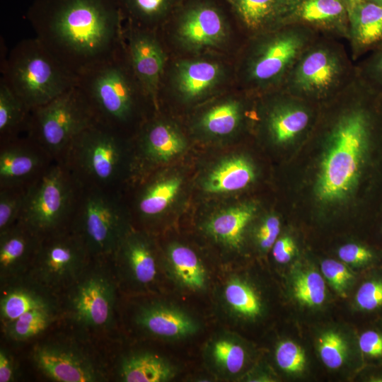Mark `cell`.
Listing matches in <instances>:
<instances>
[{
  "label": "cell",
  "instance_id": "obj_25",
  "mask_svg": "<svg viewBox=\"0 0 382 382\" xmlns=\"http://www.w3.org/2000/svg\"><path fill=\"white\" fill-rule=\"evenodd\" d=\"M38 308H59L56 295L25 277L1 286L0 316L3 325Z\"/></svg>",
  "mask_w": 382,
  "mask_h": 382
},
{
  "label": "cell",
  "instance_id": "obj_3",
  "mask_svg": "<svg viewBox=\"0 0 382 382\" xmlns=\"http://www.w3.org/2000/svg\"><path fill=\"white\" fill-rule=\"evenodd\" d=\"M76 87L96 123L131 139L147 120L143 117L146 103L154 104L133 74L124 47L110 59L79 75Z\"/></svg>",
  "mask_w": 382,
  "mask_h": 382
},
{
  "label": "cell",
  "instance_id": "obj_23",
  "mask_svg": "<svg viewBox=\"0 0 382 382\" xmlns=\"http://www.w3.org/2000/svg\"><path fill=\"white\" fill-rule=\"evenodd\" d=\"M41 238L18 221L0 233V279L4 285L23 277L38 249Z\"/></svg>",
  "mask_w": 382,
  "mask_h": 382
},
{
  "label": "cell",
  "instance_id": "obj_1",
  "mask_svg": "<svg viewBox=\"0 0 382 382\" xmlns=\"http://www.w3.org/2000/svg\"><path fill=\"white\" fill-rule=\"evenodd\" d=\"M319 112L327 151L316 183L318 198L340 202L365 182L382 197V93L357 74L320 105Z\"/></svg>",
  "mask_w": 382,
  "mask_h": 382
},
{
  "label": "cell",
  "instance_id": "obj_38",
  "mask_svg": "<svg viewBox=\"0 0 382 382\" xmlns=\"http://www.w3.org/2000/svg\"><path fill=\"white\" fill-rule=\"evenodd\" d=\"M292 289L294 298L306 306H320L326 297L325 280L320 273L314 270L299 273L294 279Z\"/></svg>",
  "mask_w": 382,
  "mask_h": 382
},
{
  "label": "cell",
  "instance_id": "obj_35",
  "mask_svg": "<svg viewBox=\"0 0 382 382\" xmlns=\"http://www.w3.org/2000/svg\"><path fill=\"white\" fill-rule=\"evenodd\" d=\"M221 297L227 311L244 319H255L262 311L260 297L254 288L239 277H231L225 282Z\"/></svg>",
  "mask_w": 382,
  "mask_h": 382
},
{
  "label": "cell",
  "instance_id": "obj_40",
  "mask_svg": "<svg viewBox=\"0 0 382 382\" xmlns=\"http://www.w3.org/2000/svg\"><path fill=\"white\" fill-rule=\"evenodd\" d=\"M359 285L356 294V306L361 312L382 314V268L374 270Z\"/></svg>",
  "mask_w": 382,
  "mask_h": 382
},
{
  "label": "cell",
  "instance_id": "obj_8",
  "mask_svg": "<svg viewBox=\"0 0 382 382\" xmlns=\"http://www.w3.org/2000/svg\"><path fill=\"white\" fill-rule=\"evenodd\" d=\"M71 229L81 238L92 258L110 259L132 229L124 194L81 187Z\"/></svg>",
  "mask_w": 382,
  "mask_h": 382
},
{
  "label": "cell",
  "instance_id": "obj_24",
  "mask_svg": "<svg viewBox=\"0 0 382 382\" xmlns=\"http://www.w3.org/2000/svg\"><path fill=\"white\" fill-rule=\"evenodd\" d=\"M345 2L349 22L347 40L355 62L382 47V6L371 0Z\"/></svg>",
  "mask_w": 382,
  "mask_h": 382
},
{
  "label": "cell",
  "instance_id": "obj_14",
  "mask_svg": "<svg viewBox=\"0 0 382 382\" xmlns=\"http://www.w3.org/2000/svg\"><path fill=\"white\" fill-rule=\"evenodd\" d=\"M36 367L58 382H97L107 378L105 366L93 353L71 341H49L32 353Z\"/></svg>",
  "mask_w": 382,
  "mask_h": 382
},
{
  "label": "cell",
  "instance_id": "obj_21",
  "mask_svg": "<svg viewBox=\"0 0 382 382\" xmlns=\"http://www.w3.org/2000/svg\"><path fill=\"white\" fill-rule=\"evenodd\" d=\"M136 324L150 335L165 340H179L195 335L199 325L183 308L161 301L141 306L135 316Z\"/></svg>",
  "mask_w": 382,
  "mask_h": 382
},
{
  "label": "cell",
  "instance_id": "obj_13",
  "mask_svg": "<svg viewBox=\"0 0 382 382\" xmlns=\"http://www.w3.org/2000/svg\"><path fill=\"white\" fill-rule=\"evenodd\" d=\"M228 7L224 0H183L164 25L174 30L177 44L185 51L218 49L229 37Z\"/></svg>",
  "mask_w": 382,
  "mask_h": 382
},
{
  "label": "cell",
  "instance_id": "obj_4",
  "mask_svg": "<svg viewBox=\"0 0 382 382\" xmlns=\"http://www.w3.org/2000/svg\"><path fill=\"white\" fill-rule=\"evenodd\" d=\"M320 35L298 24H285L248 37L241 52L236 79L253 96L281 89L302 52Z\"/></svg>",
  "mask_w": 382,
  "mask_h": 382
},
{
  "label": "cell",
  "instance_id": "obj_16",
  "mask_svg": "<svg viewBox=\"0 0 382 382\" xmlns=\"http://www.w3.org/2000/svg\"><path fill=\"white\" fill-rule=\"evenodd\" d=\"M124 50L139 84L154 103H157L165 76L167 55L157 30L125 25Z\"/></svg>",
  "mask_w": 382,
  "mask_h": 382
},
{
  "label": "cell",
  "instance_id": "obj_47",
  "mask_svg": "<svg viewBox=\"0 0 382 382\" xmlns=\"http://www.w3.org/2000/svg\"><path fill=\"white\" fill-rule=\"evenodd\" d=\"M280 232V221L276 216L267 217L258 227L255 238L260 249L267 250L272 248Z\"/></svg>",
  "mask_w": 382,
  "mask_h": 382
},
{
  "label": "cell",
  "instance_id": "obj_52",
  "mask_svg": "<svg viewBox=\"0 0 382 382\" xmlns=\"http://www.w3.org/2000/svg\"><path fill=\"white\" fill-rule=\"evenodd\" d=\"M344 1H350V0H343Z\"/></svg>",
  "mask_w": 382,
  "mask_h": 382
},
{
  "label": "cell",
  "instance_id": "obj_42",
  "mask_svg": "<svg viewBox=\"0 0 382 382\" xmlns=\"http://www.w3.org/2000/svg\"><path fill=\"white\" fill-rule=\"evenodd\" d=\"M337 253L343 262L357 267L374 268L382 263V250L363 243L345 244Z\"/></svg>",
  "mask_w": 382,
  "mask_h": 382
},
{
  "label": "cell",
  "instance_id": "obj_18",
  "mask_svg": "<svg viewBox=\"0 0 382 382\" xmlns=\"http://www.w3.org/2000/svg\"><path fill=\"white\" fill-rule=\"evenodd\" d=\"M120 278L137 288L155 282L158 262L152 241L144 233L131 229L120 241L111 257Z\"/></svg>",
  "mask_w": 382,
  "mask_h": 382
},
{
  "label": "cell",
  "instance_id": "obj_19",
  "mask_svg": "<svg viewBox=\"0 0 382 382\" xmlns=\"http://www.w3.org/2000/svg\"><path fill=\"white\" fill-rule=\"evenodd\" d=\"M298 24L320 35L347 40L349 22L343 0H289L283 25Z\"/></svg>",
  "mask_w": 382,
  "mask_h": 382
},
{
  "label": "cell",
  "instance_id": "obj_39",
  "mask_svg": "<svg viewBox=\"0 0 382 382\" xmlns=\"http://www.w3.org/2000/svg\"><path fill=\"white\" fill-rule=\"evenodd\" d=\"M30 187L0 188V233L19 221L26 203Z\"/></svg>",
  "mask_w": 382,
  "mask_h": 382
},
{
  "label": "cell",
  "instance_id": "obj_22",
  "mask_svg": "<svg viewBox=\"0 0 382 382\" xmlns=\"http://www.w3.org/2000/svg\"><path fill=\"white\" fill-rule=\"evenodd\" d=\"M134 138L137 141L134 166L139 163L141 168L166 163L185 147L178 129L170 122L157 118L146 120Z\"/></svg>",
  "mask_w": 382,
  "mask_h": 382
},
{
  "label": "cell",
  "instance_id": "obj_17",
  "mask_svg": "<svg viewBox=\"0 0 382 382\" xmlns=\"http://www.w3.org/2000/svg\"><path fill=\"white\" fill-rule=\"evenodd\" d=\"M54 161L28 134L0 143V188L31 187Z\"/></svg>",
  "mask_w": 382,
  "mask_h": 382
},
{
  "label": "cell",
  "instance_id": "obj_32",
  "mask_svg": "<svg viewBox=\"0 0 382 382\" xmlns=\"http://www.w3.org/2000/svg\"><path fill=\"white\" fill-rule=\"evenodd\" d=\"M251 162L243 156L227 158L209 174L204 183V190L211 193L236 192L246 187L255 178Z\"/></svg>",
  "mask_w": 382,
  "mask_h": 382
},
{
  "label": "cell",
  "instance_id": "obj_9",
  "mask_svg": "<svg viewBox=\"0 0 382 382\" xmlns=\"http://www.w3.org/2000/svg\"><path fill=\"white\" fill-rule=\"evenodd\" d=\"M80 188L66 166L54 161L30 187L19 221L41 238L71 229Z\"/></svg>",
  "mask_w": 382,
  "mask_h": 382
},
{
  "label": "cell",
  "instance_id": "obj_46",
  "mask_svg": "<svg viewBox=\"0 0 382 382\" xmlns=\"http://www.w3.org/2000/svg\"><path fill=\"white\" fill-rule=\"evenodd\" d=\"M356 66L359 76L382 93V47L368 54Z\"/></svg>",
  "mask_w": 382,
  "mask_h": 382
},
{
  "label": "cell",
  "instance_id": "obj_45",
  "mask_svg": "<svg viewBox=\"0 0 382 382\" xmlns=\"http://www.w3.org/2000/svg\"><path fill=\"white\" fill-rule=\"evenodd\" d=\"M358 347L366 361L373 365L382 364V325L363 330L358 337Z\"/></svg>",
  "mask_w": 382,
  "mask_h": 382
},
{
  "label": "cell",
  "instance_id": "obj_50",
  "mask_svg": "<svg viewBox=\"0 0 382 382\" xmlns=\"http://www.w3.org/2000/svg\"><path fill=\"white\" fill-rule=\"evenodd\" d=\"M378 231L381 237L382 238V212H381L380 223H378Z\"/></svg>",
  "mask_w": 382,
  "mask_h": 382
},
{
  "label": "cell",
  "instance_id": "obj_44",
  "mask_svg": "<svg viewBox=\"0 0 382 382\" xmlns=\"http://www.w3.org/2000/svg\"><path fill=\"white\" fill-rule=\"evenodd\" d=\"M321 272L331 286L341 296L346 297L347 290L354 279V274L342 262L326 259L321 262Z\"/></svg>",
  "mask_w": 382,
  "mask_h": 382
},
{
  "label": "cell",
  "instance_id": "obj_15",
  "mask_svg": "<svg viewBox=\"0 0 382 382\" xmlns=\"http://www.w3.org/2000/svg\"><path fill=\"white\" fill-rule=\"evenodd\" d=\"M266 106L265 127L277 144H287L302 137L317 120L320 105L278 89L257 96Z\"/></svg>",
  "mask_w": 382,
  "mask_h": 382
},
{
  "label": "cell",
  "instance_id": "obj_2",
  "mask_svg": "<svg viewBox=\"0 0 382 382\" xmlns=\"http://www.w3.org/2000/svg\"><path fill=\"white\" fill-rule=\"evenodd\" d=\"M27 18L35 37L76 79L124 47L117 0H34Z\"/></svg>",
  "mask_w": 382,
  "mask_h": 382
},
{
  "label": "cell",
  "instance_id": "obj_33",
  "mask_svg": "<svg viewBox=\"0 0 382 382\" xmlns=\"http://www.w3.org/2000/svg\"><path fill=\"white\" fill-rule=\"evenodd\" d=\"M244 103L227 98L209 108L201 116L198 125L204 133L224 137L235 132L243 119Z\"/></svg>",
  "mask_w": 382,
  "mask_h": 382
},
{
  "label": "cell",
  "instance_id": "obj_29",
  "mask_svg": "<svg viewBox=\"0 0 382 382\" xmlns=\"http://www.w3.org/2000/svg\"><path fill=\"white\" fill-rule=\"evenodd\" d=\"M183 0H117L126 24L158 30Z\"/></svg>",
  "mask_w": 382,
  "mask_h": 382
},
{
  "label": "cell",
  "instance_id": "obj_48",
  "mask_svg": "<svg viewBox=\"0 0 382 382\" xmlns=\"http://www.w3.org/2000/svg\"><path fill=\"white\" fill-rule=\"evenodd\" d=\"M296 251V245L290 236L278 238L272 246V255L276 262L280 264L289 262Z\"/></svg>",
  "mask_w": 382,
  "mask_h": 382
},
{
  "label": "cell",
  "instance_id": "obj_37",
  "mask_svg": "<svg viewBox=\"0 0 382 382\" xmlns=\"http://www.w3.org/2000/svg\"><path fill=\"white\" fill-rule=\"evenodd\" d=\"M58 308H38L25 313L3 325L8 338L25 341L42 333L53 323Z\"/></svg>",
  "mask_w": 382,
  "mask_h": 382
},
{
  "label": "cell",
  "instance_id": "obj_30",
  "mask_svg": "<svg viewBox=\"0 0 382 382\" xmlns=\"http://www.w3.org/2000/svg\"><path fill=\"white\" fill-rule=\"evenodd\" d=\"M255 207L243 204L214 215L205 226L207 233L216 241L231 249H238L245 229L253 217Z\"/></svg>",
  "mask_w": 382,
  "mask_h": 382
},
{
  "label": "cell",
  "instance_id": "obj_20",
  "mask_svg": "<svg viewBox=\"0 0 382 382\" xmlns=\"http://www.w3.org/2000/svg\"><path fill=\"white\" fill-rule=\"evenodd\" d=\"M226 76L224 65L217 61L185 59L171 70L170 85L185 101H196L219 89Z\"/></svg>",
  "mask_w": 382,
  "mask_h": 382
},
{
  "label": "cell",
  "instance_id": "obj_6",
  "mask_svg": "<svg viewBox=\"0 0 382 382\" xmlns=\"http://www.w3.org/2000/svg\"><path fill=\"white\" fill-rule=\"evenodd\" d=\"M340 40L320 35L300 55L282 89L321 105L357 76L356 64Z\"/></svg>",
  "mask_w": 382,
  "mask_h": 382
},
{
  "label": "cell",
  "instance_id": "obj_10",
  "mask_svg": "<svg viewBox=\"0 0 382 382\" xmlns=\"http://www.w3.org/2000/svg\"><path fill=\"white\" fill-rule=\"evenodd\" d=\"M96 122L76 85L31 109L26 134L59 161L73 141Z\"/></svg>",
  "mask_w": 382,
  "mask_h": 382
},
{
  "label": "cell",
  "instance_id": "obj_49",
  "mask_svg": "<svg viewBox=\"0 0 382 382\" xmlns=\"http://www.w3.org/2000/svg\"><path fill=\"white\" fill-rule=\"evenodd\" d=\"M15 367L13 358L4 349H0V382L13 381Z\"/></svg>",
  "mask_w": 382,
  "mask_h": 382
},
{
  "label": "cell",
  "instance_id": "obj_41",
  "mask_svg": "<svg viewBox=\"0 0 382 382\" xmlns=\"http://www.w3.org/2000/svg\"><path fill=\"white\" fill-rule=\"evenodd\" d=\"M318 350L323 364L330 369H336L346 360L347 345L340 334L328 330L319 337Z\"/></svg>",
  "mask_w": 382,
  "mask_h": 382
},
{
  "label": "cell",
  "instance_id": "obj_28",
  "mask_svg": "<svg viewBox=\"0 0 382 382\" xmlns=\"http://www.w3.org/2000/svg\"><path fill=\"white\" fill-rule=\"evenodd\" d=\"M168 272L181 287L191 291H200L207 282L206 269L196 253L190 248L174 244L166 253Z\"/></svg>",
  "mask_w": 382,
  "mask_h": 382
},
{
  "label": "cell",
  "instance_id": "obj_11",
  "mask_svg": "<svg viewBox=\"0 0 382 382\" xmlns=\"http://www.w3.org/2000/svg\"><path fill=\"white\" fill-rule=\"evenodd\" d=\"M91 260L81 238L71 229L66 230L41 238L24 277L56 295L73 285Z\"/></svg>",
  "mask_w": 382,
  "mask_h": 382
},
{
  "label": "cell",
  "instance_id": "obj_7",
  "mask_svg": "<svg viewBox=\"0 0 382 382\" xmlns=\"http://www.w3.org/2000/svg\"><path fill=\"white\" fill-rule=\"evenodd\" d=\"M1 79L29 108L42 105L76 85L35 37L22 40L1 63Z\"/></svg>",
  "mask_w": 382,
  "mask_h": 382
},
{
  "label": "cell",
  "instance_id": "obj_51",
  "mask_svg": "<svg viewBox=\"0 0 382 382\" xmlns=\"http://www.w3.org/2000/svg\"><path fill=\"white\" fill-rule=\"evenodd\" d=\"M382 6V0H371Z\"/></svg>",
  "mask_w": 382,
  "mask_h": 382
},
{
  "label": "cell",
  "instance_id": "obj_36",
  "mask_svg": "<svg viewBox=\"0 0 382 382\" xmlns=\"http://www.w3.org/2000/svg\"><path fill=\"white\" fill-rule=\"evenodd\" d=\"M207 357L213 367L226 376L239 374L244 368L247 352L244 346L229 334L221 335L210 341Z\"/></svg>",
  "mask_w": 382,
  "mask_h": 382
},
{
  "label": "cell",
  "instance_id": "obj_43",
  "mask_svg": "<svg viewBox=\"0 0 382 382\" xmlns=\"http://www.w3.org/2000/svg\"><path fill=\"white\" fill-rule=\"evenodd\" d=\"M275 359L278 366L289 374L301 373L306 362L303 349L291 340L278 343L275 349Z\"/></svg>",
  "mask_w": 382,
  "mask_h": 382
},
{
  "label": "cell",
  "instance_id": "obj_26",
  "mask_svg": "<svg viewBox=\"0 0 382 382\" xmlns=\"http://www.w3.org/2000/svg\"><path fill=\"white\" fill-rule=\"evenodd\" d=\"M248 36L283 25L289 0H224Z\"/></svg>",
  "mask_w": 382,
  "mask_h": 382
},
{
  "label": "cell",
  "instance_id": "obj_12",
  "mask_svg": "<svg viewBox=\"0 0 382 382\" xmlns=\"http://www.w3.org/2000/svg\"><path fill=\"white\" fill-rule=\"evenodd\" d=\"M111 258H92L79 279L64 293V310L74 323L88 330H105L112 322L116 282Z\"/></svg>",
  "mask_w": 382,
  "mask_h": 382
},
{
  "label": "cell",
  "instance_id": "obj_31",
  "mask_svg": "<svg viewBox=\"0 0 382 382\" xmlns=\"http://www.w3.org/2000/svg\"><path fill=\"white\" fill-rule=\"evenodd\" d=\"M153 180L138 192L132 208L143 221L161 216L172 203L181 185L180 180L175 177Z\"/></svg>",
  "mask_w": 382,
  "mask_h": 382
},
{
  "label": "cell",
  "instance_id": "obj_34",
  "mask_svg": "<svg viewBox=\"0 0 382 382\" xmlns=\"http://www.w3.org/2000/svg\"><path fill=\"white\" fill-rule=\"evenodd\" d=\"M30 111L0 78V143L26 134Z\"/></svg>",
  "mask_w": 382,
  "mask_h": 382
},
{
  "label": "cell",
  "instance_id": "obj_5",
  "mask_svg": "<svg viewBox=\"0 0 382 382\" xmlns=\"http://www.w3.org/2000/svg\"><path fill=\"white\" fill-rule=\"evenodd\" d=\"M132 139L96 123L71 144L61 161L84 188L122 193L134 170Z\"/></svg>",
  "mask_w": 382,
  "mask_h": 382
},
{
  "label": "cell",
  "instance_id": "obj_27",
  "mask_svg": "<svg viewBox=\"0 0 382 382\" xmlns=\"http://www.w3.org/2000/svg\"><path fill=\"white\" fill-rule=\"evenodd\" d=\"M177 374L175 366L166 358L151 352H135L124 357L119 376L125 382H165Z\"/></svg>",
  "mask_w": 382,
  "mask_h": 382
}]
</instances>
